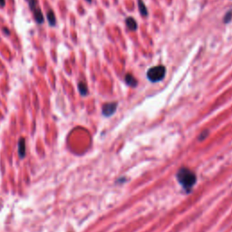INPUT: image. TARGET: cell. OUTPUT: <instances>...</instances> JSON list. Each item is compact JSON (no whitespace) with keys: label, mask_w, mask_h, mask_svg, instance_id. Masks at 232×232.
<instances>
[{"label":"cell","mask_w":232,"mask_h":232,"mask_svg":"<svg viewBox=\"0 0 232 232\" xmlns=\"http://www.w3.org/2000/svg\"><path fill=\"white\" fill-rule=\"evenodd\" d=\"M177 180L186 192L190 193L197 182V176L191 170L182 167L177 172Z\"/></svg>","instance_id":"1"},{"label":"cell","mask_w":232,"mask_h":232,"mask_svg":"<svg viewBox=\"0 0 232 232\" xmlns=\"http://www.w3.org/2000/svg\"><path fill=\"white\" fill-rule=\"evenodd\" d=\"M166 68L163 65H158L152 67L147 72V78L152 83H157L162 81L165 77Z\"/></svg>","instance_id":"2"},{"label":"cell","mask_w":232,"mask_h":232,"mask_svg":"<svg viewBox=\"0 0 232 232\" xmlns=\"http://www.w3.org/2000/svg\"><path fill=\"white\" fill-rule=\"evenodd\" d=\"M117 105H118V104L115 103V102L107 103V104H104L103 109H102V112H103V114L105 117H110V116H112L115 112L116 109H117Z\"/></svg>","instance_id":"3"},{"label":"cell","mask_w":232,"mask_h":232,"mask_svg":"<svg viewBox=\"0 0 232 232\" xmlns=\"http://www.w3.org/2000/svg\"><path fill=\"white\" fill-rule=\"evenodd\" d=\"M33 14H34V18L36 20V22L39 25L44 23V14L42 13V11L40 10L39 7H36L33 10Z\"/></svg>","instance_id":"4"},{"label":"cell","mask_w":232,"mask_h":232,"mask_svg":"<svg viewBox=\"0 0 232 232\" xmlns=\"http://www.w3.org/2000/svg\"><path fill=\"white\" fill-rule=\"evenodd\" d=\"M125 23H126L127 27L130 29V31H135L136 29H137L138 25H137V22L135 21L134 18H133V17H128V18H126Z\"/></svg>","instance_id":"5"},{"label":"cell","mask_w":232,"mask_h":232,"mask_svg":"<svg viewBox=\"0 0 232 232\" xmlns=\"http://www.w3.org/2000/svg\"><path fill=\"white\" fill-rule=\"evenodd\" d=\"M18 153L20 158H24L25 155V141L24 138H20L18 142Z\"/></svg>","instance_id":"6"},{"label":"cell","mask_w":232,"mask_h":232,"mask_svg":"<svg viewBox=\"0 0 232 232\" xmlns=\"http://www.w3.org/2000/svg\"><path fill=\"white\" fill-rule=\"evenodd\" d=\"M125 82L129 86H132V87H135L138 83L137 80L134 78V76H133L130 74H127L125 75Z\"/></svg>","instance_id":"7"},{"label":"cell","mask_w":232,"mask_h":232,"mask_svg":"<svg viewBox=\"0 0 232 232\" xmlns=\"http://www.w3.org/2000/svg\"><path fill=\"white\" fill-rule=\"evenodd\" d=\"M78 90L82 96H85L88 94V88H87V85L83 82H80L78 83Z\"/></svg>","instance_id":"8"},{"label":"cell","mask_w":232,"mask_h":232,"mask_svg":"<svg viewBox=\"0 0 232 232\" xmlns=\"http://www.w3.org/2000/svg\"><path fill=\"white\" fill-rule=\"evenodd\" d=\"M47 19H48V22L50 24V25L54 26L56 24V18H55V16H54V13L53 10H48L47 12Z\"/></svg>","instance_id":"9"},{"label":"cell","mask_w":232,"mask_h":232,"mask_svg":"<svg viewBox=\"0 0 232 232\" xmlns=\"http://www.w3.org/2000/svg\"><path fill=\"white\" fill-rule=\"evenodd\" d=\"M138 6H139V11L141 14V16L146 17L148 14V10H147L146 7H145L142 0H138Z\"/></svg>","instance_id":"10"},{"label":"cell","mask_w":232,"mask_h":232,"mask_svg":"<svg viewBox=\"0 0 232 232\" xmlns=\"http://www.w3.org/2000/svg\"><path fill=\"white\" fill-rule=\"evenodd\" d=\"M208 134H209V130H202V132L199 133V137H198V140H199V141H204V140L207 138Z\"/></svg>","instance_id":"11"},{"label":"cell","mask_w":232,"mask_h":232,"mask_svg":"<svg viewBox=\"0 0 232 232\" xmlns=\"http://www.w3.org/2000/svg\"><path fill=\"white\" fill-rule=\"evenodd\" d=\"M231 18H232V10L228 11V12L226 14L225 18H224V21H225V23H228V22H229V21L231 20Z\"/></svg>","instance_id":"12"},{"label":"cell","mask_w":232,"mask_h":232,"mask_svg":"<svg viewBox=\"0 0 232 232\" xmlns=\"http://www.w3.org/2000/svg\"><path fill=\"white\" fill-rule=\"evenodd\" d=\"M27 2H28V4H29V7H30L31 10H33V9L36 7L37 0H27Z\"/></svg>","instance_id":"13"},{"label":"cell","mask_w":232,"mask_h":232,"mask_svg":"<svg viewBox=\"0 0 232 232\" xmlns=\"http://www.w3.org/2000/svg\"><path fill=\"white\" fill-rule=\"evenodd\" d=\"M6 0H0V7H5Z\"/></svg>","instance_id":"14"},{"label":"cell","mask_w":232,"mask_h":232,"mask_svg":"<svg viewBox=\"0 0 232 232\" xmlns=\"http://www.w3.org/2000/svg\"><path fill=\"white\" fill-rule=\"evenodd\" d=\"M86 1H88L89 3H91V2H92V0H86Z\"/></svg>","instance_id":"15"}]
</instances>
